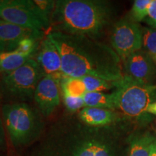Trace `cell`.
I'll use <instances>...</instances> for the list:
<instances>
[{"instance_id":"cell-1","label":"cell","mask_w":156,"mask_h":156,"mask_svg":"<svg viewBox=\"0 0 156 156\" xmlns=\"http://www.w3.org/2000/svg\"><path fill=\"white\" fill-rule=\"evenodd\" d=\"M112 126L91 127L76 114L58 119L46 128L29 156H125Z\"/></svg>"},{"instance_id":"cell-2","label":"cell","mask_w":156,"mask_h":156,"mask_svg":"<svg viewBox=\"0 0 156 156\" xmlns=\"http://www.w3.org/2000/svg\"><path fill=\"white\" fill-rule=\"evenodd\" d=\"M50 34L61 55L64 77H94L111 82L124 77L122 60L112 46L85 36Z\"/></svg>"},{"instance_id":"cell-3","label":"cell","mask_w":156,"mask_h":156,"mask_svg":"<svg viewBox=\"0 0 156 156\" xmlns=\"http://www.w3.org/2000/svg\"><path fill=\"white\" fill-rule=\"evenodd\" d=\"M113 9L103 0H57L51 20V32L96 39L112 20Z\"/></svg>"},{"instance_id":"cell-4","label":"cell","mask_w":156,"mask_h":156,"mask_svg":"<svg viewBox=\"0 0 156 156\" xmlns=\"http://www.w3.org/2000/svg\"><path fill=\"white\" fill-rule=\"evenodd\" d=\"M1 112L14 147H28L36 143L46 129L43 116L38 109L25 103H7L2 107Z\"/></svg>"},{"instance_id":"cell-5","label":"cell","mask_w":156,"mask_h":156,"mask_svg":"<svg viewBox=\"0 0 156 156\" xmlns=\"http://www.w3.org/2000/svg\"><path fill=\"white\" fill-rule=\"evenodd\" d=\"M115 108L121 116L132 121H146L149 105L156 101V85H150L124 76L114 90Z\"/></svg>"},{"instance_id":"cell-6","label":"cell","mask_w":156,"mask_h":156,"mask_svg":"<svg viewBox=\"0 0 156 156\" xmlns=\"http://www.w3.org/2000/svg\"><path fill=\"white\" fill-rule=\"evenodd\" d=\"M44 76L38 62L32 58L14 71L2 75L0 86L11 96L23 100L34 98L37 85Z\"/></svg>"},{"instance_id":"cell-7","label":"cell","mask_w":156,"mask_h":156,"mask_svg":"<svg viewBox=\"0 0 156 156\" xmlns=\"http://www.w3.org/2000/svg\"><path fill=\"white\" fill-rule=\"evenodd\" d=\"M0 19L38 32L50 28L33 0H0Z\"/></svg>"},{"instance_id":"cell-8","label":"cell","mask_w":156,"mask_h":156,"mask_svg":"<svg viewBox=\"0 0 156 156\" xmlns=\"http://www.w3.org/2000/svg\"><path fill=\"white\" fill-rule=\"evenodd\" d=\"M142 27L129 17H124L113 25L111 46L122 62L142 48Z\"/></svg>"},{"instance_id":"cell-9","label":"cell","mask_w":156,"mask_h":156,"mask_svg":"<svg viewBox=\"0 0 156 156\" xmlns=\"http://www.w3.org/2000/svg\"><path fill=\"white\" fill-rule=\"evenodd\" d=\"M60 80L45 75L37 85L34 100L37 109L43 117L50 116L61 103Z\"/></svg>"},{"instance_id":"cell-10","label":"cell","mask_w":156,"mask_h":156,"mask_svg":"<svg viewBox=\"0 0 156 156\" xmlns=\"http://www.w3.org/2000/svg\"><path fill=\"white\" fill-rule=\"evenodd\" d=\"M125 76L134 80L153 85L156 80V64L149 54L142 49L122 61Z\"/></svg>"},{"instance_id":"cell-11","label":"cell","mask_w":156,"mask_h":156,"mask_svg":"<svg viewBox=\"0 0 156 156\" xmlns=\"http://www.w3.org/2000/svg\"><path fill=\"white\" fill-rule=\"evenodd\" d=\"M36 61L45 75L60 80L63 77L62 57L50 33L41 42Z\"/></svg>"},{"instance_id":"cell-12","label":"cell","mask_w":156,"mask_h":156,"mask_svg":"<svg viewBox=\"0 0 156 156\" xmlns=\"http://www.w3.org/2000/svg\"><path fill=\"white\" fill-rule=\"evenodd\" d=\"M117 82L107 81L94 77L70 78L63 76L60 79V87L62 92L82 95L86 93L103 92L115 89Z\"/></svg>"},{"instance_id":"cell-13","label":"cell","mask_w":156,"mask_h":156,"mask_svg":"<svg viewBox=\"0 0 156 156\" xmlns=\"http://www.w3.org/2000/svg\"><path fill=\"white\" fill-rule=\"evenodd\" d=\"M77 118L85 125L91 127H107L122 120V116L116 111L108 108L85 107L79 111Z\"/></svg>"},{"instance_id":"cell-14","label":"cell","mask_w":156,"mask_h":156,"mask_svg":"<svg viewBox=\"0 0 156 156\" xmlns=\"http://www.w3.org/2000/svg\"><path fill=\"white\" fill-rule=\"evenodd\" d=\"M40 34L44 35V33L23 28L0 19V52L16 50L23 39Z\"/></svg>"},{"instance_id":"cell-15","label":"cell","mask_w":156,"mask_h":156,"mask_svg":"<svg viewBox=\"0 0 156 156\" xmlns=\"http://www.w3.org/2000/svg\"><path fill=\"white\" fill-rule=\"evenodd\" d=\"M33 56L17 48L7 52H0V74L9 73L23 66Z\"/></svg>"},{"instance_id":"cell-16","label":"cell","mask_w":156,"mask_h":156,"mask_svg":"<svg viewBox=\"0 0 156 156\" xmlns=\"http://www.w3.org/2000/svg\"><path fill=\"white\" fill-rule=\"evenodd\" d=\"M155 139L148 133L132 136L129 140L126 156H150Z\"/></svg>"},{"instance_id":"cell-17","label":"cell","mask_w":156,"mask_h":156,"mask_svg":"<svg viewBox=\"0 0 156 156\" xmlns=\"http://www.w3.org/2000/svg\"><path fill=\"white\" fill-rule=\"evenodd\" d=\"M84 108L95 107V108H108L116 111L114 93H106L104 92L86 93L82 95Z\"/></svg>"},{"instance_id":"cell-18","label":"cell","mask_w":156,"mask_h":156,"mask_svg":"<svg viewBox=\"0 0 156 156\" xmlns=\"http://www.w3.org/2000/svg\"><path fill=\"white\" fill-rule=\"evenodd\" d=\"M142 47L152 58L156 57V29L142 27Z\"/></svg>"},{"instance_id":"cell-19","label":"cell","mask_w":156,"mask_h":156,"mask_svg":"<svg viewBox=\"0 0 156 156\" xmlns=\"http://www.w3.org/2000/svg\"><path fill=\"white\" fill-rule=\"evenodd\" d=\"M151 2L152 0H135L130 10L129 17L136 23L144 21L148 15Z\"/></svg>"},{"instance_id":"cell-20","label":"cell","mask_w":156,"mask_h":156,"mask_svg":"<svg viewBox=\"0 0 156 156\" xmlns=\"http://www.w3.org/2000/svg\"><path fill=\"white\" fill-rule=\"evenodd\" d=\"M62 98L63 99L64 106L69 114H75V113H77L84 108L81 95H75L69 93L62 92Z\"/></svg>"},{"instance_id":"cell-21","label":"cell","mask_w":156,"mask_h":156,"mask_svg":"<svg viewBox=\"0 0 156 156\" xmlns=\"http://www.w3.org/2000/svg\"><path fill=\"white\" fill-rule=\"evenodd\" d=\"M42 18L51 26V20L55 8L54 0H33Z\"/></svg>"},{"instance_id":"cell-22","label":"cell","mask_w":156,"mask_h":156,"mask_svg":"<svg viewBox=\"0 0 156 156\" xmlns=\"http://www.w3.org/2000/svg\"><path fill=\"white\" fill-rule=\"evenodd\" d=\"M144 21L151 28L156 29V0H152L148 15Z\"/></svg>"},{"instance_id":"cell-23","label":"cell","mask_w":156,"mask_h":156,"mask_svg":"<svg viewBox=\"0 0 156 156\" xmlns=\"http://www.w3.org/2000/svg\"><path fill=\"white\" fill-rule=\"evenodd\" d=\"M2 112H0V151L5 149L6 147V136L5 127Z\"/></svg>"},{"instance_id":"cell-24","label":"cell","mask_w":156,"mask_h":156,"mask_svg":"<svg viewBox=\"0 0 156 156\" xmlns=\"http://www.w3.org/2000/svg\"><path fill=\"white\" fill-rule=\"evenodd\" d=\"M147 113L148 114L156 115V101L149 105L147 108Z\"/></svg>"},{"instance_id":"cell-25","label":"cell","mask_w":156,"mask_h":156,"mask_svg":"<svg viewBox=\"0 0 156 156\" xmlns=\"http://www.w3.org/2000/svg\"><path fill=\"white\" fill-rule=\"evenodd\" d=\"M150 156H156V138L154 140L153 145H152V149H151V153Z\"/></svg>"}]
</instances>
